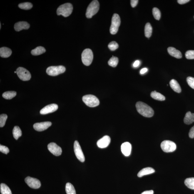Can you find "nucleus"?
<instances>
[{
    "instance_id": "nucleus-41",
    "label": "nucleus",
    "mask_w": 194,
    "mask_h": 194,
    "mask_svg": "<svg viewBox=\"0 0 194 194\" xmlns=\"http://www.w3.org/2000/svg\"><path fill=\"white\" fill-rule=\"evenodd\" d=\"M189 0H178V2L179 4H185L190 1Z\"/></svg>"
},
{
    "instance_id": "nucleus-13",
    "label": "nucleus",
    "mask_w": 194,
    "mask_h": 194,
    "mask_svg": "<svg viewBox=\"0 0 194 194\" xmlns=\"http://www.w3.org/2000/svg\"><path fill=\"white\" fill-rule=\"evenodd\" d=\"M52 124L51 122H43L35 123L33 125V127L37 131L41 132L43 131L51 126Z\"/></svg>"
},
{
    "instance_id": "nucleus-5",
    "label": "nucleus",
    "mask_w": 194,
    "mask_h": 194,
    "mask_svg": "<svg viewBox=\"0 0 194 194\" xmlns=\"http://www.w3.org/2000/svg\"><path fill=\"white\" fill-rule=\"evenodd\" d=\"M82 61L85 66H89L91 64L93 59V51L89 48H86L82 54Z\"/></svg>"
},
{
    "instance_id": "nucleus-36",
    "label": "nucleus",
    "mask_w": 194,
    "mask_h": 194,
    "mask_svg": "<svg viewBox=\"0 0 194 194\" xmlns=\"http://www.w3.org/2000/svg\"><path fill=\"white\" fill-rule=\"evenodd\" d=\"M185 57L188 59H194V51H187L185 54Z\"/></svg>"
},
{
    "instance_id": "nucleus-4",
    "label": "nucleus",
    "mask_w": 194,
    "mask_h": 194,
    "mask_svg": "<svg viewBox=\"0 0 194 194\" xmlns=\"http://www.w3.org/2000/svg\"><path fill=\"white\" fill-rule=\"evenodd\" d=\"M83 100L87 106L90 107H95L100 104L99 100L93 95H85L83 97Z\"/></svg>"
},
{
    "instance_id": "nucleus-32",
    "label": "nucleus",
    "mask_w": 194,
    "mask_h": 194,
    "mask_svg": "<svg viewBox=\"0 0 194 194\" xmlns=\"http://www.w3.org/2000/svg\"><path fill=\"white\" fill-rule=\"evenodd\" d=\"M118 59L117 57L114 56H113L112 57L110 58L109 61L108 62L109 65L110 66L115 67L118 64Z\"/></svg>"
},
{
    "instance_id": "nucleus-39",
    "label": "nucleus",
    "mask_w": 194,
    "mask_h": 194,
    "mask_svg": "<svg viewBox=\"0 0 194 194\" xmlns=\"http://www.w3.org/2000/svg\"><path fill=\"white\" fill-rule=\"evenodd\" d=\"M189 136L190 138H194V126L190 129L189 133Z\"/></svg>"
},
{
    "instance_id": "nucleus-2",
    "label": "nucleus",
    "mask_w": 194,
    "mask_h": 194,
    "mask_svg": "<svg viewBox=\"0 0 194 194\" xmlns=\"http://www.w3.org/2000/svg\"><path fill=\"white\" fill-rule=\"evenodd\" d=\"M73 9V6L70 3H67L60 6L57 9L58 15H62L64 17H67L71 14Z\"/></svg>"
},
{
    "instance_id": "nucleus-10",
    "label": "nucleus",
    "mask_w": 194,
    "mask_h": 194,
    "mask_svg": "<svg viewBox=\"0 0 194 194\" xmlns=\"http://www.w3.org/2000/svg\"><path fill=\"white\" fill-rule=\"evenodd\" d=\"M74 149L75 153L77 158L81 162H84L85 161V157L83 154L82 149L78 141H75L74 144Z\"/></svg>"
},
{
    "instance_id": "nucleus-21",
    "label": "nucleus",
    "mask_w": 194,
    "mask_h": 194,
    "mask_svg": "<svg viewBox=\"0 0 194 194\" xmlns=\"http://www.w3.org/2000/svg\"><path fill=\"white\" fill-rule=\"evenodd\" d=\"M12 51L11 49L7 47H2L0 48V56L1 57L6 58L11 56Z\"/></svg>"
},
{
    "instance_id": "nucleus-8",
    "label": "nucleus",
    "mask_w": 194,
    "mask_h": 194,
    "mask_svg": "<svg viewBox=\"0 0 194 194\" xmlns=\"http://www.w3.org/2000/svg\"><path fill=\"white\" fill-rule=\"evenodd\" d=\"M161 148L165 153H171L176 150V145L173 142L169 140H164L161 144Z\"/></svg>"
},
{
    "instance_id": "nucleus-45",
    "label": "nucleus",
    "mask_w": 194,
    "mask_h": 194,
    "mask_svg": "<svg viewBox=\"0 0 194 194\" xmlns=\"http://www.w3.org/2000/svg\"><path fill=\"white\" fill-rule=\"evenodd\" d=\"M1 24H0V29H1Z\"/></svg>"
},
{
    "instance_id": "nucleus-37",
    "label": "nucleus",
    "mask_w": 194,
    "mask_h": 194,
    "mask_svg": "<svg viewBox=\"0 0 194 194\" xmlns=\"http://www.w3.org/2000/svg\"><path fill=\"white\" fill-rule=\"evenodd\" d=\"M187 81L189 86L194 89V78L188 77L187 78Z\"/></svg>"
},
{
    "instance_id": "nucleus-30",
    "label": "nucleus",
    "mask_w": 194,
    "mask_h": 194,
    "mask_svg": "<svg viewBox=\"0 0 194 194\" xmlns=\"http://www.w3.org/2000/svg\"><path fill=\"white\" fill-rule=\"evenodd\" d=\"M185 183L188 188L194 190V178L186 179L185 180Z\"/></svg>"
},
{
    "instance_id": "nucleus-27",
    "label": "nucleus",
    "mask_w": 194,
    "mask_h": 194,
    "mask_svg": "<svg viewBox=\"0 0 194 194\" xmlns=\"http://www.w3.org/2000/svg\"><path fill=\"white\" fill-rule=\"evenodd\" d=\"M17 95L16 92L14 91H9L5 92L3 93L2 96L3 98L9 100L12 99L14 98Z\"/></svg>"
},
{
    "instance_id": "nucleus-16",
    "label": "nucleus",
    "mask_w": 194,
    "mask_h": 194,
    "mask_svg": "<svg viewBox=\"0 0 194 194\" xmlns=\"http://www.w3.org/2000/svg\"><path fill=\"white\" fill-rule=\"evenodd\" d=\"M121 149L122 153L125 156H130L132 150V145L128 142H125L121 145Z\"/></svg>"
},
{
    "instance_id": "nucleus-42",
    "label": "nucleus",
    "mask_w": 194,
    "mask_h": 194,
    "mask_svg": "<svg viewBox=\"0 0 194 194\" xmlns=\"http://www.w3.org/2000/svg\"><path fill=\"white\" fill-rule=\"evenodd\" d=\"M140 63V61H138V60H137V61H135L134 63H133V66L134 67H137L139 66Z\"/></svg>"
},
{
    "instance_id": "nucleus-3",
    "label": "nucleus",
    "mask_w": 194,
    "mask_h": 194,
    "mask_svg": "<svg viewBox=\"0 0 194 194\" xmlns=\"http://www.w3.org/2000/svg\"><path fill=\"white\" fill-rule=\"evenodd\" d=\"M100 5L98 1H93L87 8L86 15L87 18H90L96 14L99 9Z\"/></svg>"
},
{
    "instance_id": "nucleus-23",
    "label": "nucleus",
    "mask_w": 194,
    "mask_h": 194,
    "mask_svg": "<svg viewBox=\"0 0 194 194\" xmlns=\"http://www.w3.org/2000/svg\"><path fill=\"white\" fill-rule=\"evenodd\" d=\"M46 52V49L42 46H38L31 51V54L34 56H37L43 54Z\"/></svg>"
},
{
    "instance_id": "nucleus-19",
    "label": "nucleus",
    "mask_w": 194,
    "mask_h": 194,
    "mask_svg": "<svg viewBox=\"0 0 194 194\" xmlns=\"http://www.w3.org/2000/svg\"><path fill=\"white\" fill-rule=\"evenodd\" d=\"M155 170L154 169L150 167H147L143 168L139 172L138 176L139 177H142L145 175L150 174L154 173Z\"/></svg>"
},
{
    "instance_id": "nucleus-9",
    "label": "nucleus",
    "mask_w": 194,
    "mask_h": 194,
    "mask_svg": "<svg viewBox=\"0 0 194 194\" xmlns=\"http://www.w3.org/2000/svg\"><path fill=\"white\" fill-rule=\"evenodd\" d=\"M16 71L18 77L22 81H27L30 80V73L25 68L20 67L17 69Z\"/></svg>"
},
{
    "instance_id": "nucleus-38",
    "label": "nucleus",
    "mask_w": 194,
    "mask_h": 194,
    "mask_svg": "<svg viewBox=\"0 0 194 194\" xmlns=\"http://www.w3.org/2000/svg\"><path fill=\"white\" fill-rule=\"evenodd\" d=\"M0 151L1 153L7 154L9 153V150L7 147L1 145H0Z\"/></svg>"
},
{
    "instance_id": "nucleus-14",
    "label": "nucleus",
    "mask_w": 194,
    "mask_h": 194,
    "mask_svg": "<svg viewBox=\"0 0 194 194\" xmlns=\"http://www.w3.org/2000/svg\"><path fill=\"white\" fill-rule=\"evenodd\" d=\"M58 109V105L55 104H53L46 105L45 107L43 108L40 111V113L43 115L48 114V113H53L56 111Z\"/></svg>"
},
{
    "instance_id": "nucleus-31",
    "label": "nucleus",
    "mask_w": 194,
    "mask_h": 194,
    "mask_svg": "<svg viewBox=\"0 0 194 194\" xmlns=\"http://www.w3.org/2000/svg\"><path fill=\"white\" fill-rule=\"evenodd\" d=\"M18 7L21 9L24 10L30 9L33 7L32 4L29 2L21 3L18 5Z\"/></svg>"
},
{
    "instance_id": "nucleus-34",
    "label": "nucleus",
    "mask_w": 194,
    "mask_h": 194,
    "mask_svg": "<svg viewBox=\"0 0 194 194\" xmlns=\"http://www.w3.org/2000/svg\"><path fill=\"white\" fill-rule=\"evenodd\" d=\"M7 118V115L6 114H2L0 115V127H2L4 126Z\"/></svg>"
},
{
    "instance_id": "nucleus-20",
    "label": "nucleus",
    "mask_w": 194,
    "mask_h": 194,
    "mask_svg": "<svg viewBox=\"0 0 194 194\" xmlns=\"http://www.w3.org/2000/svg\"><path fill=\"white\" fill-rule=\"evenodd\" d=\"M170 85L171 88L174 91L177 93L181 92V88L178 82L174 79H172L170 82Z\"/></svg>"
},
{
    "instance_id": "nucleus-12",
    "label": "nucleus",
    "mask_w": 194,
    "mask_h": 194,
    "mask_svg": "<svg viewBox=\"0 0 194 194\" xmlns=\"http://www.w3.org/2000/svg\"><path fill=\"white\" fill-rule=\"evenodd\" d=\"M48 148L50 152L55 156H59L62 154V151L61 148L56 143H51L48 144Z\"/></svg>"
},
{
    "instance_id": "nucleus-24",
    "label": "nucleus",
    "mask_w": 194,
    "mask_h": 194,
    "mask_svg": "<svg viewBox=\"0 0 194 194\" xmlns=\"http://www.w3.org/2000/svg\"><path fill=\"white\" fill-rule=\"evenodd\" d=\"M151 96L153 99L159 101H164L165 99V97L164 95L155 91L151 92Z\"/></svg>"
},
{
    "instance_id": "nucleus-43",
    "label": "nucleus",
    "mask_w": 194,
    "mask_h": 194,
    "mask_svg": "<svg viewBox=\"0 0 194 194\" xmlns=\"http://www.w3.org/2000/svg\"><path fill=\"white\" fill-rule=\"evenodd\" d=\"M148 71V69L147 68H143L141 70H140V73L141 74H143L144 73L147 72Z\"/></svg>"
},
{
    "instance_id": "nucleus-33",
    "label": "nucleus",
    "mask_w": 194,
    "mask_h": 194,
    "mask_svg": "<svg viewBox=\"0 0 194 194\" xmlns=\"http://www.w3.org/2000/svg\"><path fill=\"white\" fill-rule=\"evenodd\" d=\"M153 13L154 17L155 19L157 20H160L161 14L159 9L156 7L154 8L153 9Z\"/></svg>"
},
{
    "instance_id": "nucleus-29",
    "label": "nucleus",
    "mask_w": 194,
    "mask_h": 194,
    "mask_svg": "<svg viewBox=\"0 0 194 194\" xmlns=\"http://www.w3.org/2000/svg\"><path fill=\"white\" fill-rule=\"evenodd\" d=\"M66 191L67 194H76V190L74 186L71 183H68L66 185Z\"/></svg>"
},
{
    "instance_id": "nucleus-35",
    "label": "nucleus",
    "mask_w": 194,
    "mask_h": 194,
    "mask_svg": "<svg viewBox=\"0 0 194 194\" xmlns=\"http://www.w3.org/2000/svg\"><path fill=\"white\" fill-rule=\"evenodd\" d=\"M108 48L112 51H114L117 49L119 46L118 43L115 41L111 42L108 45Z\"/></svg>"
},
{
    "instance_id": "nucleus-40",
    "label": "nucleus",
    "mask_w": 194,
    "mask_h": 194,
    "mask_svg": "<svg viewBox=\"0 0 194 194\" xmlns=\"http://www.w3.org/2000/svg\"><path fill=\"white\" fill-rule=\"evenodd\" d=\"M138 0H132L130 1V4L132 7H135L138 4Z\"/></svg>"
},
{
    "instance_id": "nucleus-11",
    "label": "nucleus",
    "mask_w": 194,
    "mask_h": 194,
    "mask_svg": "<svg viewBox=\"0 0 194 194\" xmlns=\"http://www.w3.org/2000/svg\"><path fill=\"white\" fill-rule=\"evenodd\" d=\"M25 182L28 186L32 188L38 189L41 185V182L40 180L38 179L30 177H27L25 179Z\"/></svg>"
},
{
    "instance_id": "nucleus-17",
    "label": "nucleus",
    "mask_w": 194,
    "mask_h": 194,
    "mask_svg": "<svg viewBox=\"0 0 194 194\" xmlns=\"http://www.w3.org/2000/svg\"><path fill=\"white\" fill-rule=\"evenodd\" d=\"M29 23L26 22L20 21L15 23L14 28L17 31H20L22 30H28L30 28Z\"/></svg>"
},
{
    "instance_id": "nucleus-26",
    "label": "nucleus",
    "mask_w": 194,
    "mask_h": 194,
    "mask_svg": "<svg viewBox=\"0 0 194 194\" xmlns=\"http://www.w3.org/2000/svg\"><path fill=\"white\" fill-rule=\"evenodd\" d=\"M152 28L151 24L149 23H147L145 28V35L146 37L149 38L151 37L152 33Z\"/></svg>"
},
{
    "instance_id": "nucleus-44",
    "label": "nucleus",
    "mask_w": 194,
    "mask_h": 194,
    "mask_svg": "<svg viewBox=\"0 0 194 194\" xmlns=\"http://www.w3.org/2000/svg\"><path fill=\"white\" fill-rule=\"evenodd\" d=\"M141 194H153V190H147L143 192Z\"/></svg>"
},
{
    "instance_id": "nucleus-15",
    "label": "nucleus",
    "mask_w": 194,
    "mask_h": 194,
    "mask_svg": "<svg viewBox=\"0 0 194 194\" xmlns=\"http://www.w3.org/2000/svg\"><path fill=\"white\" fill-rule=\"evenodd\" d=\"M111 141V139L108 135H105L97 142V144L98 148H106Z\"/></svg>"
},
{
    "instance_id": "nucleus-22",
    "label": "nucleus",
    "mask_w": 194,
    "mask_h": 194,
    "mask_svg": "<svg viewBox=\"0 0 194 194\" xmlns=\"http://www.w3.org/2000/svg\"><path fill=\"white\" fill-rule=\"evenodd\" d=\"M184 123L186 125H190L194 122V114L190 111L187 112L185 114L184 119Z\"/></svg>"
},
{
    "instance_id": "nucleus-1",
    "label": "nucleus",
    "mask_w": 194,
    "mask_h": 194,
    "mask_svg": "<svg viewBox=\"0 0 194 194\" xmlns=\"http://www.w3.org/2000/svg\"><path fill=\"white\" fill-rule=\"evenodd\" d=\"M137 111L140 115L146 117L150 118L154 115V111L151 107L143 102L139 101L136 104Z\"/></svg>"
},
{
    "instance_id": "nucleus-28",
    "label": "nucleus",
    "mask_w": 194,
    "mask_h": 194,
    "mask_svg": "<svg viewBox=\"0 0 194 194\" xmlns=\"http://www.w3.org/2000/svg\"><path fill=\"white\" fill-rule=\"evenodd\" d=\"M0 188L1 194H12L10 189L6 184H1Z\"/></svg>"
},
{
    "instance_id": "nucleus-25",
    "label": "nucleus",
    "mask_w": 194,
    "mask_h": 194,
    "mask_svg": "<svg viewBox=\"0 0 194 194\" xmlns=\"http://www.w3.org/2000/svg\"><path fill=\"white\" fill-rule=\"evenodd\" d=\"M13 137L16 140H17L22 135V132L19 127L16 126L14 127L13 130Z\"/></svg>"
},
{
    "instance_id": "nucleus-6",
    "label": "nucleus",
    "mask_w": 194,
    "mask_h": 194,
    "mask_svg": "<svg viewBox=\"0 0 194 194\" xmlns=\"http://www.w3.org/2000/svg\"><path fill=\"white\" fill-rule=\"evenodd\" d=\"M120 24L119 16L117 14H114L112 18L111 25L110 29V33L111 34H115L117 33Z\"/></svg>"
},
{
    "instance_id": "nucleus-7",
    "label": "nucleus",
    "mask_w": 194,
    "mask_h": 194,
    "mask_svg": "<svg viewBox=\"0 0 194 194\" xmlns=\"http://www.w3.org/2000/svg\"><path fill=\"white\" fill-rule=\"evenodd\" d=\"M66 68L62 66H51L46 69V73L49 76H55L64 73Z\"/></svg>"
},
{
    "instance_id": "nucleus-18",
    "label": "nucleus",
    "mask_w": 194,
    "mask_h": 194,
    "mask_svg": "<svg viewBox=\"0 0 194 194\" xmlns=\"http://www.w3.org/2000/svg\"><path fill=\"white\" fill-rule=\"evenodd\" d=\"M168 51L169 54L174 57L178 59H180L182 58L181 53L174 48L172 47H169L168 48Z\"/></svg>"
}]
</instances>
